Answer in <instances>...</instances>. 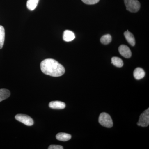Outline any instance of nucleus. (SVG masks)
I'll list each match as a JSON object with an SVG mask.
<instances>
[{
	"label": "nucleus",
	"instance_id": "nucleus-1",
	"mask_svg": "<svg viewBox=\"0 0 149 149\" xmlns=\"http://www.w3.org/2000/svg\"><path fill=\"white\" fill-rule=\"evenodd\" d=\"M40 68L44 74L52 77H60L65 72L64 67L53 59L44 60L41 63Z\"/></svg>",
	"mask_w": 149,
	"mask_h": 149
},
{
	"label": "nucleus",
	"instance_id": "nucleus-2",
	"mask_svg": "<svg viewBox=\"0 0 149 149\" xmlns=\"http://www.w3.org/2000/svg\"><path fill=\"white\" fill-rule=\"evenodd\" d=\"M99 122L104 127L110 128L113 125V123L110 116L106 113H102L99 118Z\"/></svg>",
	"mask_w": 149,
	"mask_h": 149
},
{
	"label": "nucleus",
	"instance_id": "nucleus-3",
	"mask_svg": "<svg viewBox=\"0 0 149 149\" xmlns=\"http://www.w3.org/2000/svg\"><path fill=\"white\" fill-rule=\"evenodd\" d=\"M126 10L132 13L139 11L141 8V4L138 0H124Z\"/></svg>",
	"mask_w": 149,
	"mask_h": 149
},
{
	"label": "nucleus",
	"instance_id": "nucleus-4",
	"mask_svg": "<svg viewBox=\"0 0 149 149\" xmlns=\"http://www.w3.org/2000/svg\"><path fill=\"white\" fill-rule=\"evenodd\" d=\"M138 125L142 127H147L149 124V109L145 110L140 116Z\"/></svg>",
	"mask_w": 149,
	"mask_h": 149
},
{
	"label": "nucleus",
	"instance_id": "nucleus-5",
	"mask_svg": "<svg viewBox=\"0 0 149 149\" xmlns=\"http://www.w3.org/2000/svg\"><path fill=\"white\" fill-rule=\"evenodd\" d=\"M15 118L17 121L22 123L23 124L28 126H31L34 124L33 119L30 116L27 115L23 114H17L15 116Z\"/></svg>",
	"mask_w": 149,
	"mask_h": 149
},
{
	"label": "nucleus",
	"instance_id": "nucleus-6",
	"mask_svg": "<svg viewBox=\"0 0 149 149\" xmlns=\"http://www.w3.org/2000/svg\"><path fill=\"white\" fill-rule=\"evenodd\" d=\"M118 50L120 54L125 58H130L132 56V53L130 49L125 45H120L118 48Z\"/></svg>",
	"mask_w": 149,
	"mask_h": 149
},
{
	"label": "nucleus",
	"instance_id": "nucleus-7",
	"mask_svg": "<svg viewBox=\"0 0 149 149\" xmlns=\"http://www.w3.org/2000/svg\"><path fill=\"white\" fill-rule=\"evenodd\" d=\"M49 106L50 108L53 109H63L65 108V104L63 102L56 101L50 102Z\"/></svg>",
	"mask_w": 149,
	"mask_h": 149
},
{
	"label": "nucleus",
	"instance_id": "nucleus-8",
	"mask_svg": "<svg viewBox=\"0 0 149 149\" xmlns=\"http://www.w3.org/2000/svg\"><path fill=\"white\" fill-rule=\"evenodd\" d=\"M75 37L74 33L70 30H65L63 32V40L65 42H71L75 39Z\"/></svg>",
	"mask_w": 149,
	"mask_h": 149
},
{
	"label": "nucleus",
	"instance_id": "nucleus-9",
	"mask_svg": "<svg viewBox=\"0 0 149 149\" xmlns=\"http://www.w3.org/2000/svg\"><path fill=\"white\" fill-rule=\"evenodd\" d=\"M133 76L137 80H141L145 76L144 70L141 68H137L133 72Z\"/></svg>",
	"mask_w": 149,
	"mask_h": 149
},
{
	"label": "nucleus",
	"instance_id": "nucleus-10",
	"mask_svg": "<svg viewBox=\"0 0 149 149\" xmlns=\"http://www.w3.org/2000/svg\"><path fill=\"white\" fill-rule=\"evenodd\" d=\"M124 35L127 42L130 45L132 46L135 45L136 41H135V37L132 33L129 32L128 30H127V31L124 32Z\"/></svg>",
	"mask_w": 149,
	"mask_h": 149
},
{
	"label": "nucleus",
	"instance_id": "nucleus-11",
	"mask_svg": "<svg viewBox=\"0 0 149 149\" xmlns=\"http://www.w3.org/2000/svg\"><path fill=\"white\" fill-rule=\"evenodd\" d=\"M71 138V135L66 133H58L56 135V139H57V140L59 141H68L70 140Z\"/></svg>",
	"mask_w": 149,
	"mask_h": 149
},
{
	"label": "nucleus",
	"instance_id": "nucleus-12",
	"mask_svg": "<svg viewBox=\"0 0 149 149\" xmlns=\"http://www.w3.org/2000/svg\"><path fill=\"white\" fill-rule=\"evenodd\" d=\"M10 95V91L7 89H0V102L8 98Z\"/></svg>",
	"mask_w": 149,
	"mask_h": 149
},
{
	"label": "nucleus",
	"instance_id": "nucleus-13",
	"mask_svg": "<svg viewBox=\"0 0 149 149\" xmlns=\"http://www.w3.org/2000/svg\"><path fill=\"white\" fill-rule=\"evenodd\" d=\"M39 0H27V6L30 10H33L37 7Z\"/></svg>",
	"mask_w": 149,
	"mask_h": 149
},
{
	"label": "nucleus",
	"instance_id": "nucleus-14",
	"mask_svg": "<svg viewBox=\"0 0 149 149\" xmlns=\"http://www.w3.org/2000/svg\"><path fill=\"white\" fill-rule=\"evenodd\" d=\"M111 63L115 66L118 68L122 67L123 65L122 60L117 57H113L111 58Z\"/></svg>",
	"mask_w": 149,
	"mask_h": 149
},
{
	"label": "nucleus",
	"instance_id": "nucleus-15",
	"mask_svg": "<svg viewBox=\"0 0 149 149\" xmlns=\"http://www.w3.org/2000/svg\"><path fill=\"white\" fill-rule=\"evenodd\" d=\"M5 32L4 28L1 25H0V49L3 48L5 41Z\"/></svg>",
	"mask_w": 149,
	"mask_h": 149
},
{
	"label": "nucleus",
	"instance_id": "nucleus-16",
	"mask_svg": "<svg viewBox=\"0 0 149 149\" xmlns=\"http://www.w3.org/2000/svg\"><path fill=\"white\" fill-rule=\"evenodd\" d=\"M111 40V36L109 34H107L103 36L101 38L100 41L102 44L107 45L110 43Z\"/></svg>",
	"mask_w": 149,
	"mask_h": 149
},
{
	"label": "nucleus",
	"instance_id": "nucleus-17",
	"mask_svg": "<svg viewBox=\"0 0 149 149\" xmlns=\"http://www.w3.org/2000/svg\"><path fill=\"white\" fill-rule=\"evenodd\" d=\"M82 1L86 4L94 5L99 2L100 0H82Z\"/></svg>",
	"mask_w": 149,
	"mask_h": 149
},
{
	"label": "nucleus",
	"instance_id": "nucleus-18",
	"mask_svg": "<svg viewBox=\"0 0 149 149\" xmlns=\"http://www.w3.org/2000/svg\"><path fill=\"white\" fill-rule=\"evenodd\" d=\"M49 149H63V147L59 145H51L48 148Z\"/></svg>",
	"mask_w": 149,
	"mask_h": 149
}]
</instances>
